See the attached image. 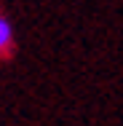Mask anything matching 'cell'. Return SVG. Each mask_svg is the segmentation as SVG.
<instances>
[{"label": "cell", "mask_w": 123, "mask_h": 126, "mask_svg": "<svg viewBox=\"0 0 123 126\" xmlns=\"http://www.w3.org/2000/svg\"><path fill=\"white\" fill-rule=\"evenodd\" d=\"M8 46H11V24L0 16V51L8 48Z\"/></svg>", "instance_id": "1"}]
</instances>
